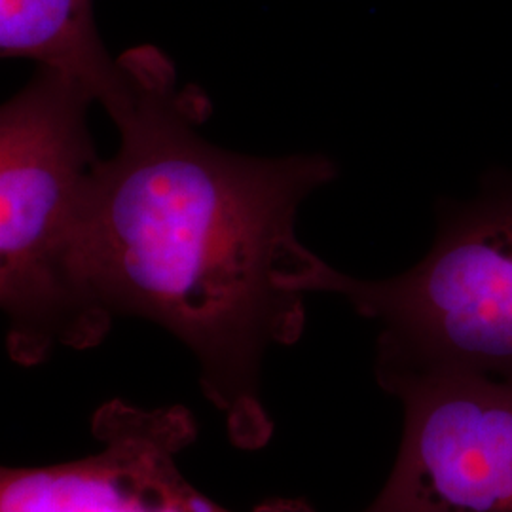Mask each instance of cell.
Returning a JSON list of instances; mask_svg holds the SVG:
<instances>
[{"label":"cell","mask_w":512,"mask_h":512,"mask_svg":"<svg viewBox=\"0 0 512 512\" xmlns=\"http://www.w3.org/2000/svg\"><path fill=\"white\" fill-rule=\"evenodd\" d=\"M128 93L110 120L120 148L93 184L88 262L116 319L143 317L200 365L203 395L232 442L262 448L274 421L260 397L272 346L304 332V294L325 264L296 236L298 207L336 177L325 156L249 158L209 143L211 105L179 88L152 46L120 55Z\"/></svg>","instance_id":"obj_1"},{"label":"cell","mask_w":512,"mask_h":512,"mask_svg":"<svg viewBox=\"0 0 512 512\" xmlns=\"http://www.w3.org/2000/svg\"><path fill=\"white\" fill-rule=\"evenodd\" d=\"M99 448L42 467H4L0 512H232L184 478L177 458L198 435L181 404L137 408L103 404L93 416ZM311 512L304 503L277 511Z\"/></svg>","instance_id":"obj_5"},{"label":"cell","mask_w":512,"mask_h":512,"mask_svg":"<svg viewBox=\"0 0 512 512\" xmlns=\"http://www.w3.org/2000/svg\"><path fill=\"white\" fill-rule=\"evenodd\" d=\"M403 439L363 512H512V382L450 370L384 372Z\"/></svg>","instance_id":"obj_4"},{"label":"cell","mask_w":512,"mask_h":512,"mask_svg":"<svg viewBox=\"0 0 512 512\" xmlns=\"http://www.w3.org/2000/svg\"><path fill=\"white\" fill-rule=\"evenodd\" d=\"M0 54L63 74L109 116L126 99V69L101 40L93 0H0Z\"/></svg>","instance_id":"obj_6"},{"label":"cell","mask_w":512,"mask_h":512,"mask_svg":"<svg viewBox=\"0 0 512 512\" xmlns=\"http://www.w3.org/2000/svg\"><path fill=\"white\" fill-rule=\"evenodd\" d=\"M310 293L340 294L380 323L376 374L450 370L512 382V179L440 213L431 251L408 272L365 281L323 264Z\"/></svg>","instance_id":"obj_3"},{"label":"cell","mask_w":512,"mask_h":512,"mask_svg":"<svg viewBox=\"0 0 512 512\" xmlns=\"http://www.w3.org/2000/svg\"><path fill=\"white\" fill-rule=\"evenodd\" d=\"M92 103L63 74L38 69L0 110V304L18 365H40L59 346L95 348L114 323L88 262L101 162Z\"/></svg>","instance_id":"obj_2"}]
</instances>
